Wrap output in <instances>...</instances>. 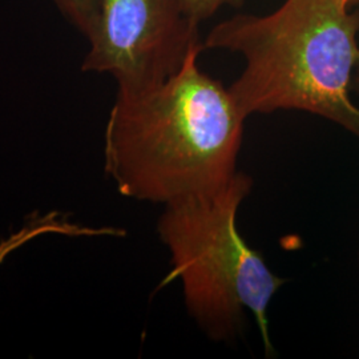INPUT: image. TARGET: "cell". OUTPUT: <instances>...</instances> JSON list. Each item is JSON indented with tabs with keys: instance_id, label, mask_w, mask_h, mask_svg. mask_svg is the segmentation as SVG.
<instances>
[{
	"instance_id": "6da1fadb",
	"label": "cell",
	"mask_w": 359,
	"mask_h": 359,
	"mask_svg": "<svg viewBox=\"0 0 359 359\" xmlns=\"http://www.w3.org/2000/svg\"><path fill=\"white\" fill-rule=\"evenodd\" d=\"M204 44L154 88L117 92L104 132V170L121 196L163 204L213 192L237 173L248 116L198 67Z\"/></svg>"
},
{
	"instance_id": "30bf717a",
	"label": "cell",
	"mask_w": 359,
	"mask_h": 359,
	"mask_svg": "<svg viewBox=\"0 0 359 359\" xmlns=\"http://www.w3.org/2000/svg\"><path fill=\"white\" fill-rule=\"evenodd\" d=\"M357 68H359V62H358V67H357Z\"/></svg>"
},
{
	"instance_id": "5b68a950",
	"label": "cell",
	"mask_w": 359,
	"mask_h": 359,
	"mask_svg": "<svg viewBox=\"0 0 359 359\" xmlns=\"http://www.w3.org/2000/svg\"><path fill=\"white\" fill-rule=\"evenodd\" d=\"M57 234L65 237H124L126 231L115 226H88L72 221L65 213L57 210L35 212L22 228L13 231L0 240V265L22 246L43 236Z\"/></svg>"
},
{
	"instance_id": "9c48e42d",
	"label": "cell",
	"mask_w": 359,
	"mask_h": 359,
	"mask_svg": "<svg viewBox=\"0 0 359 359\" xmlns=\"http://www.w3.org/2000/svg\"><path fill=\"white\" fill-rule=\"evenodd\" d=\"M353 3H354V4H357V3H359V0H353Z\"/></svg>"
},
{
	"instance_id": "277c9868",
	"label": "cell",
	"mask_w": 359,
	"mask_h": 359,
	"mask_svg": "<svg viewBox=\"0 0 359 359\" xmlns=\"http://www.w3.org/2000/svg\"><path fill=\"white\" fill-rule=\"evenodd\" d=\"M87 40L81 71L111 75L120 93L161 84L203 44L185 0H93Z\"/></svg>"
},
{
	"instance_id": "ba28073f",
	"label": "cell",
	"mask_w": 359,
	"mask_h": 359,
	"mask_svg": "<svg viewBox=\"0 0 359 359\" xmlns=\"http://www.w3.org/2000/svg\"><path fill=\"white\" fill-rule=\"evenodd\" d=\"M353 90L359 93V68H357V71L354 74V79H353Z\"/></svg>"
},
{
	"instance_id": "52a82bcc",
	"label": "cell",
	"mask_w": 359,
	"mask_h": 359,
	"mask_svg": "<svg viewBox=\"0 0 359 359\" xmlns=\"http://www.w3.org/2000/svg\"><path fill=\"white\" fill-rule=\"evenodd\" d=\"M244 0H185V10L194 23L200 25L225 6L240 7Z\"/></svg>"
},
{
	"instance_id": "8992f818",
	"label": "cell",
	"mask_w": 359,
	"mask_h": 359,
	"mask_svg": "<svg viewBox=\"0 0 359 359\" xmlns=\"http://www.w3.org/2000/svg\"><path fill=\"white\" fill-rule=\"evenodd\" d=\"M59 13L86 38L90 34L93 0H51Z\"/></svg>"
},
{
	"instance_id": "3957f363",
	"label": "cell",
	"mask_w": 359,
	"mask_h": 359,
	"mask_svg": "<svg viewBox=\"0 0 359 359\" xmlns=\"http://www.w3.org/2000/svg\"><path fill=\"white\" fill-rule=\"evenodd\" d=\"M252 188V177L237 170L213 192L165 205L157 233L169 250L170 270L161 286L182 283L189 314L216 342L234 341L249 310L270 348L268 310L286 280L238 231L237 215Z\"/></svg>"
},
{
	"instance_id": "7a4b0ae2",
	"label": "cell",
	"mask_w": 359,
	"mask_h": 359,
	"mask_svg": "<svg viewBox=\"0 0 359 359\" xmlns=\"http://www.w3.org/2000/svg\"><path fill=\"white\" fill-rule=\"evenodd\" d=\"M353 0H285L274 13L236 15L213 27L204 50L240 53L244 71L229 87L245 115L304 111L359 140L351 99L359 62Z\"/></svg>"
},
{
	"instance_id": "8fae6325",
	"label": "cell",
	"mask_w": 359,
	"mask_h": 359,
	"mask_svg": "<svg viewBox=\"0 0 359 359\" xmlns=\"http://www.w3.org/2000/svg\"><path fill=\"white\" fill-rule=\"evenodd\" d=\"M358 261H359V252H358Z\"/></svg>"
}]
</instances>
